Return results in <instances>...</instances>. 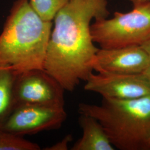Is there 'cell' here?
Wrapping results in <instances>:
<instances>
[{
  "label": "cell",
  "instance_id": "2",
  "mask_svg": "<svg viewBox=\"0 0 150 150\" xmlns=\"http://www.w3.org/2000/svg\"><path fill=\"white\" fill-rule=\"evenodd\" d=\"M52 22L41 19L29 0H17L0 35V68L18 74L44 69Z\"/></svg>",
  "mask_w": 150,
  "mask_h": 150
},
{
  "label": "cell",
  "instance_id": "8",
  "mask_svg": "<svg viewBox=\"0 0 150 150\" xmlns=\"http://www.w3.org/2000/svg\"><path fill=\"white\" fill-rule=\"evenodd\" d=\"M150 64V57L141 46L99 48L93 66L95 71L122 74H142Z\"/></svg>",
  "mask_w": 150,
  "mask_h": 150
},
{
  "label": "cell",
  "instance_id": "15",
  "mask_svg": "<svg viewBox=\"0 0 150 150\" xmlns=\"http://www.w3.org/2000/svg\"><path fill=\"white\" fill-rule=\"evenodd\" d=\"M142 74L145 76L146 79L148 82H149L150 85V64L149 66L146 69V70L142 73Z\"/></svg>",
  "mask_w": 150,
  "mask_h": 150
},
{
  "label": "cell",
  "instance_id": "11",
  "mask_svg": "<svg viewBox=\"0 0 150 150\" xmlns=\"http://www.w3.org/2000/svg\"><path fill=\"white\" fill-rule=\"evenodd\" d=\"M33 10L46 21H52L69 0H29Z\"/></svg>",
  "mask_w": 150,
  "mask_h": 150
},
{
  "label": "cell",
  "instance_id": "16",
  "mask_svg": "<svg viewBox=\"0 0 150 150\" xmlns=\"http://www.w3.org/2000/svg\"><path fill=\"white\" fill-rule=\"evenodd\" d=\"M126 1H129V2H131L132 4H133L134 6L146 2H150V0H126Z\"/></svg>",
  "mask_w": 150,
  "mask_h": 150
},
{
  "label": "cell",
  "instance_id": "12",
  "mask_svg": "<svg viewBox=\"0 0 150 150\" xmlns=\"http://www.w3.org/2000/svg\"><path fill=\"white\" fill-rule=\"evenodd\" d=\"M36 143L25 139L23 136L0 131V150H40Z\"/></svg>",
  "mask_w": 150,
  "mask_h": 150
},
{
  "label": "cell",
  "instance_id": "13",
  "mask_svg": "<svg viewBox=\"0 0 150 150\" xmlns=\"http://www.w3.org/2000/svg\"><path fill=\"white\" fill-rule=\"evenodd\" d=\"M72 140V136L71 134L66 136L64 138L56 144L46 147L45 150H67L69 149V145Z\"/></svg>",
  "mask_w": 150,
  "mask_h": 150
},
{
  "label": "cell",
  "instance_id": "4",
  "mask_svg": "<svg viewBox=\"0 0 150 150\" xmlns=\"http://www.w3.org/2000/svg\"><path fill=\"white\" fill-rule=\"evenodd\" d=\"M90 28L93 41L101 48L141 46L150 38V2L128 12H116L110 19H95Z\"/></svg>",
  "mask_w": 150,
  "mask_h": 150
},
{
  "label": "cell",
  "instance_id": "6",
  "mask_svg": "<svg viewBox=\"0 0 150 150\" xmlns=\"http://www.w3.org/2000/svg\"><path fill=\"white\" fill-rule=\"evenodd\" d=\"M64 88L45 69L17 74L14 83L15 107L26 104L64 106Z\"/></svg>",
  "mask_w": 150,
  "mask_h": 150
},
{
  "label": "cell",
  "instance_id": "9",
  "mask_svg": "<svg viewBox=\"0 0 150 150\" xmlns=\"http://www.w3.org/2000/svg\"><path fill=\"white\" fill-rule=\"evenodd\" d=\"M80 115L79 123L82 136L71 150H115L102 125L96 119L88 115Z\"/></svg>",
  "mask_w": 150,
  "mask_h": 150
},
{
  "label": "cell",
  "instance_id": "7",
  "mask_svg": "<svg viewBox=\"0 0 150 150\" xmlns=\"http://www.w3.org/2000/svg\"><path fill=\"white\" fill-rule=\"evenodd\" d=\"M85 90L102 98L126 100L150 95V85L145 76L122 74L107 71L92 72L85 81Z\"/></svg>",
  "mask_w": 150,
  "mask_h": 150
},
{
  "label": "cell",
  "instance_id": "5",
  "mask_svg": "<svg viewBox=\"0 0 150 150\" xmlns=\"http://www.w3.org/2000/svg\"><path fill=\"white\" fill-rule=\"evenodd\" d=\"M66 118L64 106L21 105L14 108L1 130L23 137L59 129Z\"/></svg>",
  "mask_w": 150,
  "mask_h": 150
},
{
  "label": "cell",
  "instance_id": "10",
  "mask_svg": "<svg viewBox=\"0 0 150 150\" xmlns=\"http://www.w3.org/2000/svg\"><path fill=\"white\" fill-rule=\"evenodd\" d=\"M16 73L0 68V131L15 108L13 96Z\"/></svg>",
  "mask_w": 150,
  "mask_h": 150
},
{
  "label": "cell",
  "instance_id": "17",
  "mask_svg": "<svg viewBox=\"0 0 150 150\" xmlns=\"http://www.w3.org/2000/svg\"><path fill=\"white\" fill-rule=\"evenodd\" d=\"M69 1H71V0H69Z\"/></svg>",
  "mask_w": 150,
  "mask_h": 150
},
{
  "label": "cell",
  "instance_id": "14",
  "mask_svg": "<svg viewBox=\"0 0 150 150\" xmlns=\"http://www.w3.org/2000/svg\"><path fill=\"white\" fill-rule=\"evenodd\" d=\"M141 46L144 49V50L147 53L150 57V38Z\"/></svg>",
  "mask_w": 150,
  "mask_h": 150
},
{
  "label": "cell",
  "instance_id": "1",
  "mask_svg": "<svg viewBox=\"0 0 150 150\" xmlns=\"http://www.w3.org/2000/svg\"><path fill=\"white\" fill-rule=\"evenodd\" d=\"M107 0H71L55 16L44 69L65 91H74L93 72L99 48L91 33L93 18H107Z\"/></svg>",
  "mask_w": 150,
  "mask_h": 150
},
{
  "label": "cell",
  "instance_id": "3",
  "mask_svg": "<svg viewBox=\"0 0 150 150\" xmlns=\"http://www.w3.org/2000/svg\"><path fill=\"white\" fill-rule=\"evenodd\" d=\"M79 112L96 119L115 148L150 150V95L126 100L102 98L100 105L81 103Z\"/></svg>",
  "mask_w": 150,
  "mask_h": 150
}]
</instances>
